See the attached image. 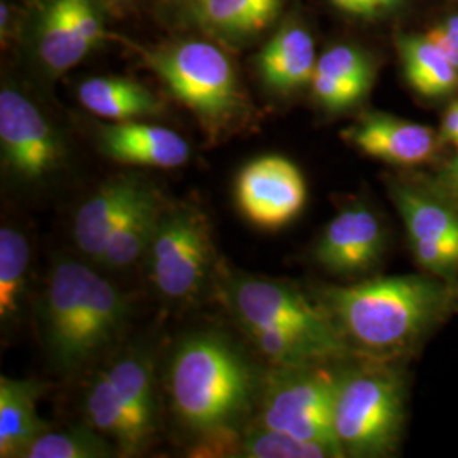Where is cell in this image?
Segmentation results:
<instances>
[{"label": "cell", "instance_id": "22", "mask_svg": "<svg viewBox=\"0 0 458 458\" xmlns=\"http://www.w3.org/2000/svg\"><path fill=\"white\" fill-rule=\"evenodd\" d=\"M66 11L64 0H51L39 22L38 53L53 75L65 73L92 51Z\"/></svg>", "mask_w": 458, "mask_h": 458}, {"label": "cell", "instance_id": "8", "mask_svg": "<svg viewBox=\"0 0 458 458\" xmlns=\"http://www.w3.org/2000/svg\"><path fill=\"white\" fill-rule=\"evenodd\" d=\"M338 377L340 372L325 363L274 365L259 393L257 425L301 440L327 443L344 454L333 426Z\"/></svg>", "mask_w": 458, "mask_h": 458}, {"label": "cell", "instance_id": "34", "mask_svg": "<svg viewBox=\"0 0 458 458\" xmlns=\"http://www.w3.org/2000/svg\"><path fill=\"white\" fill-rule=\"evenodd\" d=\"M109 2H113V4H121V2H124V0H109Z\"/></svg>", "mask_w": 458, "mask_h": 458}, {"label": "cell", "instance_id": "30", "mask_svg": "<svg viewBox=\"0 0 458 458\" xmlns=\"http://www.w3.org/2000/svg\"><path fill=\"white\" fill-rule=\"evenodd\" d=\"M403 2L404 0H331V4L344 14L360 19H376L391 14L403 5Z\"/></svg>", "mask_w": 458, "mask_h": 458}, {"label": "cell", "instance_id": "29", "mask_svg": "<svg viewBox=\"0 0 458 458\" xmlns=\"http://www.w3.org/2000/svg\"><path fill=\"white\" fill-rule=\"evenodd\" d=\"M66 11L72 17L73 24L81 31L83 39L96 48L98 43L104 39V26L100 24L98 11L92 4V0H64Z\"/></svg>", "mask_w": 458, "mask_h": 458}, {"label": "cell", "instance_id": "7", "mask_svg": "<svg viewBox=\"0 0 458 458\" xmlns=\"http://www.w3.org/2000/svg\"><path fill=\"white\" fill-rule=\"evenodd\" d=\"M89 426L115 443L121 455L141 454L157 435V395L151 363L126 353L98 374L83 401Z\"/></svg>", "mask_w": 458, "mask_h": 458}, {"label": "cell", "instance_id": "1", "mask_svg": "<svg viewBox=\"0 0 458 458\" xmlns=\"http://www.w3.org/2000/svg\"><path fill=\"white\" fill-rule=\"evenodd\" d=\"M318 302L348 344L363 353L397 355L458 310V282L428 276L372 278L327 287Z\"/></svg>", "mask_w": 458, "mask_h": 458}, {"label": "cell", "instance_id": "6", "mask_svg": "<svg viewBox=\"0 0 458 458\" xmlns=\"http://www.w3.org/2000/svg\"><path fill=\"white\" fill-rule=\"evenodd\" d=\"M148 65L209 134L236 126L248 111L228 56L211 43L182 41L148 53Z\"/></svg>", "mask_w": 458, "mask_h": 458}, {"label": "cell", "instance_id": "37", "mask_svg": "<svg viewBox=\"0 0 458 458\" xmlns=\"http://www.w3.org/2000/svg\"><path fill=\"white\" fill-rule=\"evenodd\" d=\"M194 2H196V4H199V2H200V0H194Z\"/></svg>", "mask_w": 458, "mask_h": 458}, {"label": "cell", "instance_id": "27", "mask_svg": "<svg viewBox=\"0 0 458 458\" xmlns=\"http://www.w3.org/2000/svg\"><path fill=\"white\" fill-rule=\"evenodd\" d=\"M316 72L342 83L360 102L374 83V66L370 58L353 47H333L318 58Z\"/></svg>", "mask_w": 458, "mask_h": 458}, {"label": "cell", "instance_id": "23", "mask_svg": "<svg viewBox=\"0 0 458 458\" xmlns=\"http://www.w3.org/2000/svg\"><path fill=\"white\" fill-rule=\"evenodd\" d=\"M31 246L22 231L4 226L0 229V321L11 327L21 316L28 291Z\"/></svg>", "mask_w": 458, "mask_h": 458}, {"label": "cell", "instance_id": "20", "mask_svg": "<svg viewBox=\"0 0 458 458\" xmlns=\"http://www.w3.org/2000/svg\"><path fill=\"white\" fill-rule=\"evenodd\" d=\"M79 100L92 114L111 121H136L160 114L164 106L141 83L123 77H94L79 87Z\"/></svg>", "mask_w": 458, "mask_h": 458}, {"label": "cell", "instance_id": "19", "mask_svg": "<svg viewBox=\"0 0 458 458\" xmlns=\"http://www.w3.org/2000/svg\"><path fill=\"white\" fill-rule=\"evenodd\" d=\"M164 208L160 196L147 185L123 216L98 265L109 270H124L147 257Z\"/></svg>", "mask_w": 458, "mask_h": 458}, {"label": "cell", "instance_id": "10", "mask_svg": "<svg viewBox=\"0 0 458 458\" xmlns=\"http://www.w3.org/2000/svg\"><path fill=\"white\" fill-rule=\"evenodd\" d=\"M2 165L21 183H38L55 175L65 162L62 136L30 98L16 89L0 92Z\"/></svg>", "mask_w": 458, "mask_h": 458}, {"label": "cell", "instance_id": "16", "mask_svg": "<svg viewBox=\"0 0 458 458\" xmlns=\"http://www.w3.org/2000/svg\"><path fill=\"white\" fill-rule=\"evenodd\" d=\"M389 192L406 225L410 243H433L458 255V211L454 200L406 183H393Z\"/></svg>", "mask_w": 458, "mask_h": 458}, {"label": "cell", "instance_id": "13", "mask_svg": "<svg viewBox=\"0 0 458 458\" xmlns=\"http://www.w3.org/2000/svg\"><path fill=\"white\" fill-rule=\"evenodd\" d=\"M361 153L399 166L425 164L437 149V134L423 124L389 114L370 113L344 131Z\"/></svg>", "mask_w": 458, "mask_h": 458}, {"label": "cell", "instance_id": "5", "mask_svg": "<svg viewBox=\"0 0 458 458\" xmlns=\"http://www.w3.org/2000/svg\"><path fill=\"white\" fill-rule=\"evenodd\" d=\"M406 420V382L384 361L344 369L338 377L333 426L344 457H389Z\"/></svg>", "mask_w": 458, "mask_h": 458}, {"label": "cell", "instance_id": "31", "mask_svg": "<svg viewBox=\"0 0 458 458\" xmlns=\"http://www.w3.org/2000/svg\"><path fill=\"white\" fill-rule=\"evenodd\" d=\"M428 39L442 51L446 56V60L455 66L458 70V33L452 31L450 28H446L445 24L438 26L435 30H431L426 34Z\"/></svg>", "mask_w": 458, "mask_h": 458}, {"label": "cell", "instance_id": "3", "mask_svg": "<svg viewBox=\"0 0 458 458\" xmlns=\"http://www.w3.org/2000/svg\"><path fill=\"white\" fill-rule=\"evenodd\" d=\"M128 299L92 267L58 259L41 299L49 360L60 374H77L114 342L128 319Z\"/></svg>", "mask_w": 458, "mask_h": 458}, {"label": "cell", "instance_id": "12", "mask_svg": "<svg viewBox=\"0 0 458 458\" xmlns=\"http://www.w3.org/2000/svg\"><path fill=\"white\" fill-rule=\"evenodd\" d=\"M386 251V229L370 208L348 206L336 214L314 248V260L325 270L355 277L370 272Z\"/></svg>", "mask_w": 458, "mask_h": 458}, {"label": "cell", "instance_id": "26", "mask_svg": "<svg viewBox=\"0 0 458 458\" xmlns=\"http://www.w3.org/2000/svg\"><path fill=\"white\" fill-rule=\"evenodd\" d=\"M119 454L117 446L94 428L45 431L22 458H107Z\"/></svg>", "mask_w": 458, "mask_h": 458}, {"label": "cell", "instance_id": "18", "mask_svg": "<svg viewBox=\"0 0 458 458\" xmlns=\"http://www.w3.org/2000/svg\"><path fill=\"white\" fill-rule=\"evenodd\" d=\"M39 386L34 380L0 377V457L22 458L48 423L38 414Z\"/></svg>", "mask_w": 458, "mask_h": 458}, {"label": "cell", "instance_id": "33", "mask_svg": "<svg viewBox=\"0 0 458 458\" xmlns=\"http://www.w3.org/2000/svg\"><path fill=\"white\" fill-rule=\"evenodd\" d=\"M446 28H450L452 31H457L458 33V14L457 16L450 17L446 22H445Z\"/></svg>", "mask_w": 458, "mask_h": 458}, {"label": "cell", "instance_id": "14", "mask_svg": "<svg viewBox=\"0 0 458 458\" xmlns=\"http://www.w3.org/2000/svg\"><path fill=\"white\" fill-rule=\"evenodd\" d=\"M102 151L121 164L179 168L191 157L189 143L168 128L140 121H115L98 130Z\"/></svg>", "mask_w": 458, "mask_h": 458}, {"label": "cell", "instance_id": "21", "mask_svg": "<svg viewBox=\"0 0 458 458\" xmlns=\"http://www.w3.org/2000/svg\"><path fill=\"white\" fill-rule=\"evenodd\" d=\"M397 48L404 77L414 92L426 98H440L458 87V70L428 36H401Z\"/></svg>", "mask_w": 458, "mask_h": 458}, {"label": "cell", "instance_id": "35", "mask_svg": "<svg viewBox=\"0 0 458 458\" xmlns=\"http://www.w3.org/2000/svg\"><path fill=\"white\" fill-rule=\"evenodd\" d=\"M454 145H455V147H457V149H458V140H457V141H455V143H454Z\"/></svg>", "mask_w": 458, "mask_h": 458}, {"label": "cell", "instance_id": "9", "mask_svg": "<svg viewBox=\"0 0 458 458\" xmlns=\"http://www.w3.org/2000/svg\"><path fill=\"white\" fill-rule=\"evenodd\" d=\"M149 280L166 301L187 302L211 276L214 246L208 217L197 208H164L148 248Z\"/></svg>", "mask_w": 458, "mask_h": 458}, {"label": "cell", "instance_id": "38", "mask_svg": "<svg viewBox=\"0 0 458 458\" xmlns=\"http://www.w3.org/2000/svg\"><path fill=\"white\" fill-rule=\"evenodd\" d=\"M124 2H130V0H124Z\"/></svg>", "mask_w": 458, "mask_h": 458}, {"label": "cell", "instance_id": "2", "mask_svg": "<svg viewBox=\"0 0 458 458\" xmlns=\"http://www.w3.org/2000/svg\"><path fill=\"white\" fill-rule=\"evenodd\" d=\"M226 301L246 336L272 365L327 363L353 350L325 308L293 284L234 276L226 285Z\"/></svg>", "mask_w": 458, "mask_h": 458}, {"label": "cell", "instance_id": "32", "mask_svg": "<svg viewBox=\"0 0 458 458\" xmlns=\"http://www.w3.org/2000/svg\"><path fill=\"white\" fill-rule=\"evenodd\" d=\"M440 140L446 141V143H455L458 140V107L454 104L443 117Z\"/></svg>", "mask_w": 458, "mask_h": 458}, {"label": "cell", "instance_id": "17", "mask_svg": "<svg viewBox=\"0 0 458 458\" xmlns=\"http://www.w3.org/2000/svg\"><path fill=\"white\" fill-rule=\"evenodd\" d=\"M311 34L297 24H287L259 55V72L268 89L289 94L311 83L316 70Z\"/></svg>", "mask_w": 458, "mask_h": 458}, {"label": "cell", "instance_id": "25", "mask_svg": "<svg viewBox=\"0 0 458 458\" xmlns=\"http://www.w3.org/2000/svg\"><path fill=\"white\" fill-rule=\"evenodd\" d=\"M243 458H338L344 454L327 443L301 440L267 426L246 429L242 438Z\"/></svg>", "mask_w": 458, "mask_h": 458}, {"label": "cell", "instance_id": "28", "mask_svg": "<svg viewBox=\"0 0 458 458\" xmlns=\"http://www.w3.org/2000/svg\"><path fill=\"white\" fill-rule=\"evenodd\" d=\"M243 433L238 426H223L199 435L196 445L191 448L189 457L229 458L242 457Z\"/></svg>", "mask_w": 458, "mask_h": 458}, {"label": "cell", "instance_id": "11", "mask_svg": "<svg viewBox=\"0 0 458 458\" xmlns=\"http://www.w3.org/2000/svg\"><path fill=\"white\" fill-rule=\"evenodd\" d=\"M234 197L250 223L276 231L293 223L304 209L308 187L297 165L284 157L268 155L242 168Z\"/></svg>", "mask_w": 458, "mask_h": 458}, {"label": "cell", "instance_id": "15", "mask_svg": "<svg viewBox=\"0 0 458 458\" xmlns=\"http://www.w3.org/2000/svg\"><path fill=\"white\" fill-rule=\"evenodd\" d=\"M145 187L134 177H117L100 185L79 208L72 234L87 259L98 263L123 216Z\"/></svg>", "mask_w": 458, "mask_h": 458}, {"label": "cell", "instance_id": "24", "mask_svg": "<svg viewBox=\"0 0 458 458\" xmlns=\"http://www.w3.org/2000/svg\"><path fill=\"white\" fill-rule=\"evenodd\" d=\"M284 0H200L202 22L214 33L242 38L260 33L277 17Z\"/></svg>", "mask_w": 458, "mask_h": 458}, {"label": "cell", "instance_id": "4", "mask_svg": "<svg viewBox=\"0 0 458 458\" xmlns=\"http://www.w3.org/2000/svg\"><path fill=\"white\" fill-rule=\"evenodd\" d=\"M172 406L196 433L236 426L259 397L260 387L245 355L216 333L183 340L168 369Z\"/></svg>", "mask_w": 458, "mask_h": 458}, {"label": "cell", "instance_id": "36", "mask_svg": "<svg viewBox=\"0 0 458 458\" xmlns=\"http://www.w3.org/2000/svg\"><path fill=\"white\" fill-rule=\"evenodd\" d=\"M454 106H457V107H458V100H457V102H454Z\"/></svg>", "mask_w": 458, "mask_h": 458}]
</instances>
